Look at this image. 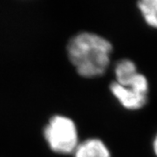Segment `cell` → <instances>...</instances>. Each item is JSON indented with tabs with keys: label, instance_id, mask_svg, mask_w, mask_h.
<instances>
[{
	"label": "cell",
	"instance_id": "6da1fadb",
	"mask_svg": "<svg viewBox=\"0 0 157 157\" xmlns=\"http://www.w3.org/2000/svg\"><path fill=\"white\" fill-rule=\"evenodd\" d=\"M67 56L77 73L84 78H95L106 73L111 61L113 45L99 34L83 32L68 41Z\"/></svg>",
	"mask_w": 157,
	"mask_h": 157
},
{
	"label": "cell",
	"instance_id": "7a4b0ae2",
	"mask_svg": "<svg viewBox=\"0 0 157 157\" xmlns=\"http://www.w3.org/2000/svg\"><path fill=\"white\" fill-rule=\"evenodd\" d=\"M45 138L51 149L59 154L73 153L79 143L74 121L63 115L51 118L45 128Z\"/></svg>",
	"mask_w": 157,
	"mask_h": 157
},
{
	"label": "cell",
	"instance_id": "3957f363",
	"mask_svg": "<svg viewBox=\"0 0 157 157\" xmlns=\"http://www.w3.org/2000/svg\"><path fill=\"white\" fill-rule=\"evenodd\" d=\"M109 88L120 105L130 111L142 108L148 100L149 83L143 73H138L128 86H121L113 81Z\"/></svg>",
	"mask_w": 157,
	"mask_h": 157
},
{
	"label": "cell",
	"instance_id": "277c9868",
	"mask_svg": "<svg viewBox=\"0 0 157 157\" xmlns=\"http://www.w3.org/2000/svg\"><path fill=\"white\" fill-rule=\"evenodd\" d=\"M75 157H112L107 144L101 139L89 138L79 142L74 150Z\"/></svg>",
	"mask_w": 157,
	"mask_h": 157
},
{
	"label": "cell",
	"instance_id": "5b68a950",
	"mask_svg": "<svg viewBox=\"0 0 157 157\" xmlns=\"http://www.w3.org/2000/svg\"><path fill=\"white\" fill-rule=\"evenodd\" d=\"M139 73L136 64L133 60L128 59H121L114 67V82L121 86H128Z\"/></svg>",
	"mask_w": 157,
	"mask_h": 157
},
{
	"label": "cell",
	"instance_id": "8992f818",
	"mask_svg": "<svg viewBox=\"0 0 157 157\" xmlns=\"http://www.w3.org/2000/svg\"><path fill=\"white\" fill-rule=\"evenodd\" d=\"M136 6L147 25L157 29V0H137Z\"/></svg>",
	"mask_w": 157,
	"mask_h": 157
},
{
	"label": "cell",
	"instance_id": "52a82bcc",
	"mask_svg": "<svg viewBox=\"0 0 157 157\" xmlns=\"http://www.w3.org/2000/svg\"><path fill=\"white\" fill-rule=\"evenodd\" d=\"M152 148H153V152H154L155 157H157V134L155 135V137H154V139H153Z\"/></svg>",
	"mask_w": 157,
	"mask_h": 157
}]
</instances>
